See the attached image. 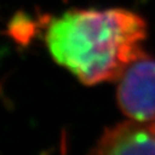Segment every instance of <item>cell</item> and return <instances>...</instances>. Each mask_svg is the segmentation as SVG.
I'll list each match as a JSON object with an SVG mask.
<instances>
[{
	"mask_svg": "<svg viewBox=\"0 0 155 155\" xmlns=\"http://www.w3.org/2000/svg\"><path fill=\"white\" fill-rule=\"evenodd\" d=\"M147 22L126 9H74L54 18L45 33L53 59L86 86L119 81L143 56Z\"/></svg>",
	"mask_w": 155,
	"mask_h": 155,
	"instance_id": "obj_1",
	"label": "cell"
},
{
	"mask_svg": "<svg viewBox=\"0 0 155 155\" xmlns=\"http://www.w3.org/2000/svg\"><path fill=\"white\" fill-rule=\"evenodd\" d=\"M35 25L27 15H16L9 26V32L14 39L20 44H27L34 35Z\"/></svg>",
	"mask_w": 155,
	"mask_h": 155,
	"instance_id": "obj_4",
	"label": "cell"
},
{
	"mask_svg": "<svg viewBox=\"0 0 155 155\" xmlns=\"http://www.w3.org/2000/svg\"><path fill=\"white\" fill-rule=\"evenodd\" d=\"M89 155H155L154 122L127 121L109 128Z\"/></svg>",
	"mask_w": 155,
	"mask_h": 155,
	"instance_id": "obj_3",
	"label": "cell"
},
{
	"mask_svg": "<svg viewBox=\"0 0 155 155\" xmlns=\"http://www.w3.org/2000/svg\"><path fill=\"white\" fill-rule=\"evenodd\" d=\"M154 125H155V122H154Z\"/></svg>",
	"mask_w": 155,
	"mask_h": 155,
	"instance_id": "obj_5",
	"label": "cell"
},
{
	"mask_svg": "<svg viewBox=\"0 0 155 155\" xmlns=\"http://www.w3.org/2000/svg\"><path fill=\"white\" fill-rule=\"evenodd\" d=\"M117 103L128 119L155 122V60L144 54L119 78Z\"/></svg>",
	"mask_w": 155,
	"mask_h": 155,
	"instance_id": "obj_2",
	"label": "cell"
}]
</instances>
